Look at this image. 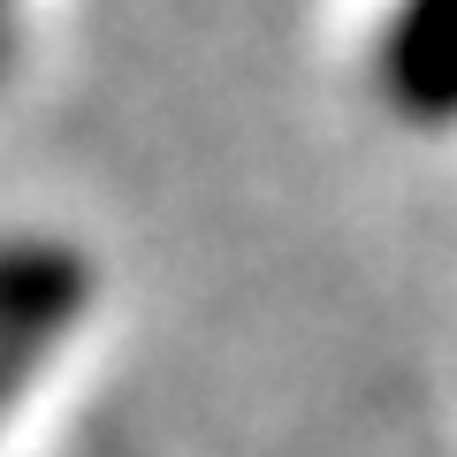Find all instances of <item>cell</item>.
Returning <instances> with one entry per match:
<instances>
[{"label": "cell", "instance_id": "obj_1", "mask_svg": "<svg viewBox=\"0 0 457 457\" xmlns=\"http://www.w3.org/2000/svg\"><path fill=\"white\" fill-rule=\"evenodd\" d=\"M381 84L411 122H457V0H396Z\"/></svg>", "mask_w": 457, "mask_h": 457}]
</instances>
